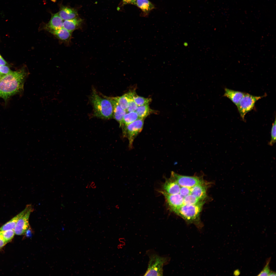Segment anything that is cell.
<instances>
[{
  "instance_id": "1",
  "label": "cell",
  "mask_w": 276,
  "mask_h": 276,
  "mask_svg": "<svg viewBox=\"0 0 276 276\" xmlns=\"http://www.w3.org/2000/svg\"><path fill=\"white\" fill-rule=\"evenodd\" d=\"M28 74L23 67L3 76L0 80V97L6 101L11 96L23 92Z\"/></svg>"
},
{
  "instance_id": "2",
  "label": "cell",
  "mask_w": 276,
  "mask_h": 276,
  "mask_svg": "<svg viewBox=\"0 0 276 276\" xmlns=\"http://www.w3.org/2000/svg\"><path fill=\"white\" fill-rule=\"evenodd\" d=\"M90 99L95 116L106 119L113 118V105L109 99L100 96L94 88L93 89Z\"/></svg>"
},
{
  "instance_id": "3",
  "label": "cell",
  "mask_w": 276,
  "mask_h": 276,
  "mask_svg": "<svg viewBox=\"0 0 276 276\" xmlns=\"http://www.w3.org/2000/svg\"><path fill=\"white\" fill-rule=\"evenodd\" d=\"M204 203L203 200L194 205H183L173 212L182 218L188 224H193L200 229L203 225L200 220V215Z\"/></svg>"
},
{
  "instance_id": "4",
  "label": "cell",
  "mask_w": 276,
  "mask_h": 276,
  "mask_svg": "<svg viewBox=\"0 0 276 276\" xmlns=\"http://www.w3.org/2000/svg\"><path fill=\"white\" fill-rule=\"evenodd\" d=\"M168 260L167 257L160 256L155 254L151 255L147 269L144 276L163 275V267Z\"/></svg>"
},
{
  "instance_id": "5",
  "label": "cell",
  "mask_w": 276,
  "mask_h": 276,
  "mask_svg": "<svg viewBox=\"0 0 276 276\" xmlns=\"http://www.w3.org/2000/svg\"><path fill=\"white\" fill-rule=\"evenodd\" d=\"M144 123V119L139 118L126 125L122 131L123 136L126 137L128 140L130 148H132L133 141L142 130Z\"/></svg>"
},
{
  "instance_id": "6",
  "label": "cell",
  "mask_w": 276,
  "mask_h": 276,
  "mask_svg": "<svg viewBox=\"0 0 276 276\" xmlns=\"http://www.w3.org/2000/svg\"><path fill=\"white\" fill-rule=\"evenodd\" d=\"M265 96H255L245 93L237 106L241 117L245 121V115L253 108L256 102Z\"/></svg>"
},
{
  "instance_id": "7",
  "label": "cell",
  "mask_w": 276,
  "mask_h": 276,
  "mask_svg": "<svg viewBox=\"0 0 276 276\" xmlns=\"http://www.w3.org/2000/svg\"><path fill=\"white\" fill-rule=\"evenodd\" d=\"M33 210L32 206L31 204H28L22 211V214L18 220L14 229L15 234L21 235L26 232L29 227V216Z\"/></svg>"
},
{
  "instance_id": "8",
  "label": "cell",
  "mask_w": 276,
  "mask_h": 276,
  "mask_svg": "<svg viewBox=\"0 0 276 276\" xmlns=\"http://www.w3.org/2000/svg\"><path fill=\"white\" fill-rule=\"evenodd\" d=\"M170 178L175 181L181 187L189 188L205 182L201 177L183 176L172 171L171 172Z\"/></svg>"
},
{
  "instance_id": "9",
  "label": "cell",
  "mask_w": 276,
  "mask_h": 276,
  "mask_svg": "<svg viewBox=\"0 0 276 276\" xmlns=\"http://www.w3.org/2000/svg\"><path fill=\"white\" fill-rule=\"evenodd\" d=\"M158 192L164 196L166 203L170 210L173 212L177 208L183 205V197L179 193L175 194H169L163 190Z\"/></svg>"
},
{
  "instance_id": "10",
  "label": "cell",
  "mask_w": 276,
  "mask_h": 276,
  "mask_svg": "<svg viewBox=\"0 0 276 276\" xmlns=\"http://www.w3.org/2000/svg\"><path fill=\"white\" fill-rule=\"evenodd\" d=\"M104 97L109 99L111 101L113 107V118L119 123L120 127H121L124 116L126 113V111L122 109L117 102L111 97Z\"/></svg>"
},
{
  "instance_id": "11",
  "label": "cell",
  "mask_w": 276,
  "mask_h": 276,
  "mask_svg": "<svg viewBox=\"0 0 276 276\" xmlns=\"http://www.w3.org/2000/svg\"><path fill=\"white\" fill-rule=\"evenodd\" d=\"M163 191L169 194L179 193L181 186L175 181L170 178H166L162 186Z\"/></svg>"
},
{
  "instance_id": "12",
  "label": "cell",
  "mask_w": 276,
  "mask_h": 276,
  "mask_svg": "<svg viewBox=\"0 0 276 276\" xmlns=\"http://www.w3.org/2000/svg\"><path fill=\"white\" fill-rule=\"evenodd\" d=\"M63 22L58 13L52 14L50 21L45 25L44 29L47 31L60 29L63 27Z\"/></svg>"
},
{
  "instance_id": "13",
  "label": "cell",
  "mask_w": 276,
  "mask_h": 276,
  "mask_svg": "<svg viewBox=\"0 0 276 276\" xmlns=\"http://www.w3.org/2000/svg\"><path fill=\"white\" fill-rule=\"evenodd\" d=\"M207 186L205 182L196 185L190 188L191 194L204 200L207 197Z\"/></svg>"
},
{
  "instance_id": "14",
  "label": "cell",
  "mask_w": 276,
  "mask_h": 276,
  "mask_svg": "<svg viewBox=\"0 0 276 276\" xmlns=\"http://www.w3.org/2000/svg\"><path fill=\"white\" fill-rule=\"evenodd\" d=\"M224 91L223 96L229 99L236 106L245 94L226 88H224Z\"/></svg>"
},
{
  "instance_id": "15",
  "label": "cell",
  "mask_w": 276,
  "mask_h": 276,
  "mask_svg": "<svg viewBox=\"0 0 276 276\" xmlns=\"http://www.w3.org/2000/svg\"><path fill=\"white\" fill-rule=\"evenodd\" d=\"M48 31L62 41H69L72 37V32L69 31L63 27L59 29L50 30Z\"/></svg>"
},
{
  "instance_id": "16",
  "label": "cell",
  "mask_w": 276,
  "mask_h": 276,
  "mask_svg": "<svg viewBox=\"0 0 276 276\" xmlns=\"http://www.w3.org/2000/svg\"><path fill=\"white\" fill-rule=\"evenodd\" d=\"M58 13L60 17L64 20L75 18L77 15V13L75 10L64 6H61Z\"/></svg>"
},
{
  "instance_id": "17",
  "label": "cell",
  "mask_w": 276,
  "mask_h": 276,
  "mask_svg": "<svg viewBox=\"0 0 276 276\" xmlns=\"http://www.w3.org/2000/svg\"><path fill=\"white\" fill-rule=\"evenodd\" d=\"M82 21L81 19L78 17L65 20L63 22V27L69 31L72 32L79 28Z\"/></svg>"
},
{
  "instance_id": "18",
  "label": "cell",
  "mask_w": 276,
  "mask_h": 276,
  "mask_svg": "<svg viewBox=\"0 0 276 276\" xmlns=\"http://www.w3.org/2000/svg\"><path fill=\"white\" fill-rule=\"evenodd\" d=\"M139 118L135 111L126 113L124 116L122 123L121 126L122 131L126 125Z\"/></svg>"
},
{
  "instance_id": "19",
  "label": "cell",
  "mask_w": 276,
  "mask_h": 276,
  "mask_svg": "<svg viewBox=\"0 0 276 276\" xmlns=\"http://www.w3.org/2000/svg\"><path fill=\"white\" fill-rule=\"evenodd\" d=\"M153 111L150 108L149 104L138 106L135 111L139 118L143 119L153 112Z\"/></svg>"
},
{
  "instance_id": "20",
  "label": "cell",
  "mask_w": 276,
  "mask_h": 276,
  "mask_svg": "<svg viewBox=\"0 0 276 276\" xmlns=\"http://www.w3.org/2000/svg\"><path fill=\"white\" fill-rule=\"evenodd\" d=\"M136 5L146 14L154 8V5L148 0H136Z\"/></svg>"
},
{
  "instance_id": "21",
  "label": "cell",
  "mask_w": 276,
  "mask_h": 276,
  "mask_svg": "<svg viewBox=\"0 0 276 276\" xmlns=\"http://www.w3.org/2000/svg\"><path fill=\"white\" fill-rule=\"evenodd\" d=\"M22 213V211L2 225L0 228V231H4L9 229L14 230L17 222Z\"/></svg>"
},
{
  "instance_id": "22",
  "label": "cell",
  "mask_w": 276,
  "mask_h": 276,
  "mask_svg": "<svg viewBox=\"0 0 276 276\" xmlns=\"http://www.w3.org/2000/svg\"><path fill=\"white\" fill-rule=\"evenodd\" d=\"M117 101L121 107L126 111L128 106V100L127 93L120 96L112 97Z\"/></svg>"
},
{
  "instance_id": "23",
  "label": "cell",
  "mask_w": 276,
  "mask_h": 276,
  "mask_svg": "<svg viewBox=\"0 0 276 276\" xmlns=\"http://www.w3.org/2000/svg\"><path fill=\"white\" fill-rule=\"evenodd\" d=\"M133 96L134 100L137 106L149 104L151 99L139 96L134 91H133Z\"/></svg>"
},
{
  "instance_id": "24",
  "label": "cell",
  "mask_w": 276,
  "mask_h": 276,
  "mask_svg": "<svg viewBox=\"0 0 276 276\" xmlns=\"http://www.w3.org/2000/svg\"><path fill=\"white\" fill-rule=\"evenodd\" d=\"M127 94L128 100L129 105L126 112L127 113L135 111L138 106L135 102L133 99V92H129Z\"/></svg>"
},
{
  "instance_id": "25",
  "label": "cell",
  "mask_w": 276,
  "mask_h": 276,
  "mask_svg": "<svg viewBox=\"0 0 276 276\" xmlns=\"http://www.w3.org/2000/svg\"><path fill=\"white\" fill-rule=\"evenodd\" d=\"M202 200H202L194 195L190 194L184 197L183 205H194Z\"/></svg>"
},
{
  "instance_id": "26",
  "label": "cell",
  "mask_w": 276,
  "mask_h": 276,
  "mask_svg": "<svg viewBox=\"0 0 276 276\" xmlns=\"http://www.w3.org/2000/svg\"><path fill=\"white\" fill-rule=\"evenodd\" d=\"M0 233L7 243L12 240L15 234L14 230L13 229L0 231Z\"/></svg>"
},
{
  "instance_id": "27",
  "label": "cell",
  "mask_w": 276,
  "mask_h": 276,
  "mask_svg": "<svg viewBox=\"0 0 276 276\" xmlns=\"http://www.w3.org/2000/svg\"><path fill=\"white\" fill-rule=\"evenodd\" d=\"M275 118L274 121L273 123L271 130V140L268 143V144L272 146L276 142V122Z\"/></svg>"
},
{
  "instance_id": "28",
  "label": "cell",
  "mask_w": 276,
  "mask_h": 276,
  "mask_svg": "<svg viewBox=\"0 0 276 276\" xmlns=\"http://www.w3.org/2000/svg\"><path fill=\"white\" fill-rule=\"evenodd\" d=\"M270 260L271 258H269L267 260L266 264L262 270L258 275V276H269V274L271 271L269 266Z\"/></svg>"
},
{
  "instance_id": "29",
  "label": "cell",
  "mask_w": 276,
  "mask_h": 276,
  "mask_svg": "<svg viewBox=\"0 0 276 276\" xmlns=\"http://www.w3.org/2000/svg\"><path fill=\"white\" fill-rule=\"evenodd\" d=\"M190 188L188 187H181L179 194L183 197L191 194Z\"/></svg>"
},
{
  "instance_id": "30",
  "label": "cell",
  "mask_w": 276,
  "mask_h": 276,
  "mask_svg": "<svg viewBox=\"0 0 276 276\" xmlns=\"http://www.w3.org/2000/svg\"><path fill=\"white\" fill-rule=\"evenodd\" d=\"M12 71L8 66L5 65H0V74L2 76L8 74Z\"/></svg>"
},
{
  "instance_id": "31",
  "label": "cell",
  "mask_w": 276,
  "mask_h": 276,
  "mask_svg": "<svg viewBox=\"0 0 276 276\" xmlns=\"http://www.w3.org/2000/svg\"><path fill=\"white\" fill-rule=\"evenodd\" d=\"M7 243L0 233V249L4 246Z\"/></svg>"
},
{
  "instance_id": "32",
  "label": "cell",
  "mask_w": 276,
  "mask_h": 276,
  "mask_svg": "<svg viewBox=\"0 0 276 276\" xmlns=\"http://www.w3.org/2000/svg\"><path fill=\"white\" fill-rule=\"evenodd\" d=\"M86 188H92L95 189L96 188V186L94 182L92 181L91 182H90L88 183Z\"/></svg>"
},
{
  "instance_id": "33",
  "label": "cell",
  "mask_w": 276,
  "mask_h": 276,
  "mask_svg": "<svg viewBox=\"0 0 276 276\" xmlns=\"http://www.w3.org/2000/svg\"><path fill=\"white\" fill-rule=\"evenodd\" d=\"M125 4L136 5V0H123Z\"/></svg>"
},
{
  "instance_id": "34",
  "label": "cell",
  "mask_w": 276,
  "mask_h": 276,
  "mask_svg": "<svg viewBox=\"0 0 276 276\" xmlns=\"http://www.w3.org/2000/svg\"><path fill=\"white\" fill-rule=\"evenodd\" d=\"M7 64L6 62L0 54V65H5Z\"/></svg>"
},
{
  "instance_id": "35",
  "label": "cell",
  "mask_w": 276,
  "mask_h": 276,
  "mask_svg": "<svg viewBox=\"0 0 276 276\" xmlns=\"http://www.w3.org/2000/svg\"><path fill=\"white\" fill-rule=\"evenodd\" d=\"M269 276H276L275 272L273 271H271L269 274Z\"/></svg>"
},
{
  "instance_id": "36",
  "label": "cell",
  "mask_w": 276,
  "mask_h": 276,
  "mask_svg": "<svg viewBox=\"0 0 276 276\" xmlns=\"http://www.w3.org/2000/svg\"><path fill=\"white\" fill-rule=\"evenodd\" d=\"M2 77L1 74H0V80L1 79V77Z\"/></svg>"
}]
</instances>
